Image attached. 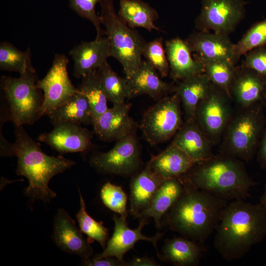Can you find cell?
Segmentation results:
<instances>
[{
	"label": "cell",
	"instance_id": "6da1fadb",
	"mask_svg": "<svg viewBox=\"0 0 266 266\" xmlns=\"http://www.w3.org/2000/svg\"><path fill=\"white\" fill-rule=\"evenodd\" d=\"M213 245L230 262L243 257L266 236V211L260 203L238 199L228 202L215 229Z\"/></svg>",
	"mask_w": 266,
	"mask_h": 266
},
{
	"label": "cell",
	"instance_id": "7a4b0ae2",
	"mask_svg": "<svg viewBox=\"0 0 266 266\" xmlns=\"http://www.w3.org/2000/svg\"><path fill=\"white\" fill-rule=\"evenodd\" d=\"M13 156L17 159L16 173L26 177L29 185L24 194L31 200L50 202L57 194L49 187L50 180L75 165L62 156L45 154L40 144L34 141L23 126L15 127Z\"/></svg>",
	"mask_w": 266,
	"mask_h": 266
},
{
	"label": "cell",
	"instance_id": "3957f363",
	"mask_svg": "<svg viewBox=\"0 0 266 266\" xmlns=\"http://www.w3.org/2000/svg\"><path fill=\"white\" fill-rule=\"evenodd\" d=\"M190 187L229 201L246 200L257 185L249 175L244 162L219 153L198 163L180 176Z\"/></svg>",
	"mask_w": 266,
	"mask_h": 266
},
{
	"label": "cell",
	"instance_id": "277c9868",
	"mask_svg": "<svg viewBox=\"0 0 266 266\" xmlns=\"http://www.w3.org/2000/svg\"><path fill=\"white\" fill-rule=\"evenodd\" d=\"M184 183L183 193L165 215L166 224L183 236L204 244L215 232L228 201Z\"/></svg>",
	"mask_w": 266,
	"mask_h": 266
},
{
	"label": "cell",
	"instance_id": "5b68a950",
	"mask_svg": "<svg viewBox=\"0 0 266 266\" xmlns=\"http://www.w3.org/2000/svg\"><path fill=\"white\" fill-rule=\"evenodd\" d=\"M265 103L238 108L233 114L219 144V153L245 162L253 158L266 121Z\"/></svg>",
	"mask_w": 266,
	"mask_h": 266
},
{
	"label": "cell",
	"instance_id": "8992f818",
	"mask_svg": "<svg viewBox=\"0 0 266 266\" xmlns=\"http://www.w3.org/2000/svg\"><path fill=\"white\" fill-rule=\"evenodd\" d=\"M100 19L108 38L110 57L122 66L125 77L130 78L138 69L147 43L141 34L130 27L115 11L114 0H101Z\"/></svg>",
	"mask_w": 266,
	"mask_h": 266
},
{
	"label": "cell",
	"instance_id": "52a82bcc",
	"mask_svg": "<svg viewBox=\"0 0 266 266\" xmlns=\"http://www.w3.org/2000/svg\"><path fill=\"white\" fill-rule=\"evenodd\" d=\"M38 80L32 65L18 78L1 77L0 89L15 127L32 125L42 117L43 95L37 87Z\"/></svg>",
	"mask_w": 266,
	"mask_h": 266
},
{
	"label": "cell",
	"instance_id": "ba28073f",
	"mask_svg": "<svg viewBox=\"0 0 266 266\" xmlns=\"http://www.w3.org/2000/svg\"><path fill=\"white\" fill-rule=\"evenodd\" d=\"M183 123L181 103L174 93L158 100L144 113L140 129L146 141L154 145L173 137Z\"/></svg>",
	"mask_w": 266,
	"mask_h": 266
},
{
	"label": "cell",
	"instance_id": "9c48e42d",
	"mask_svg": "<svg viewBox=\"0 0 266 266\" xmlns=\"http://www.w3.org/2000/svg\"><path fill=\"white\" fill-rule=\"evenodd\" d=\"M232 101L223 90L212 83L197 105L195 120L213 146L220 144L234 114Z\"/></svg>",
	"mask_w": 266,
	"mask_h": 266
},
{
	"label": "cell",
	"instance_id": "30bf717a",
	"mask_svg": "<svg viewBox=\"0 0 266 266\" xmlns=\"http://www.w3.org/2000/svg\"><path fill=\"white\" fill-rule=\"evenodd\" d=\"M89 163L100 173L132 176L138 171L141 164V149L136 132L116 141L108 151L94 153Z\"/></svg>",
	"mask_w": 266,
	"mask_h": 266
},
{
	"label": "cell",
	"instance_id": "8fae6325",
	"mask_svg": "<svg viewBox=\"0 0 266 266\" xmlns=\"http://www.w3.org/2000/svg\"><path fill=\"white\" fill-rule=\"evenodd\" d=\"M244 0H202L195 26L199 31L229 35L245 15Z\"/></svg>",
	"mask_w": 266,
	"mask_h": 266
},
{
	"label": "cell",
	"instance_id": "7c38bea8",
	"mask_svg": "<svg viewBox=\"0 0 266 266\" xmlns=\"http://www.w3.org/2000/svg\"><path fill=\"white\" fill-rule=\"evenodd\" d=\"M68 59L64 54H56L49 70L37 87L43 92L41 116H48L56 108L68 101L78 91L72 84L67 70Z\"/></svg>",
	"mask_w": 266,
	"mask_h": 266
},
{
	"label": "cell",
	"instance_id": "4fadbf2b",
	"mask_svg": "<svg viewBox=\"0 0 266 266\" xmlns=\"http://www.w3.org/2000/svg\"><path fill=\"white\" fill-rule=\"evenodd\" d=\"M127 216H118L114 215L112 219L114 223V230L111 237L107 241L106 245L101 253L97 254L93 258L100 259L107 257H113L122 262L124 260V255L133 249L135 243L140 240H146L152 244L157 250L158 257L160 254L157 249V242L164 234V233H158L152 237L143 235L142 230L147 224V219H140L138 226L135 229L128 227Z\"/></svg>",
	"mask_w": 266,
	"mask_h": 266
},
{
	"label": "cell",
	"instance_id": "5bb4252c",
	"mask_svg": "<svg viewBox=\"0 0 266 266\" xmlns=\"http://www.w3.org/2000/svg\"><path fill=\"white\" fill-rule=\"evenodd\" d=\"M53 126L51 131L40 134L37 139L59 154L83 152L93 148V134L82 125L62 123Z\"/></svg>",
	"mask_w": 266,
	"mask_h": 266
},
{
	"label": "cell",
	"instance_id": "9a60e30c",
	"mask_svg": "<svg viewBox=\"0 0 266 266\" xmlns=\"http://www.w3.org/2000/svg\"><path fill=\"white\" fill-rule=\"evenodd\" d=\"M55 244L62 251L76 255L82 261L90 259L93 249L82 234L67 212L59 208L54 216L51 236Z\"/></svg>",
	"mask_w": 266,
	"mask_h": 266
},
{
	"label": "cell",
	"instance_id": "2e32d148",
	"mask_svg": "<svg viewBox=\"0 0 266 266\" xmlns=\"http://www.w3.org/2000/svg\"><path fill=\"white\" fill-rule=\"evenodd\" d=\"M132 104L113 105L93 123L95 133L105 142H112L136 132L137 123L130 115Z\"/></svg>",
	"mask_w": 266,
	"mask_h": 266
},
{
	"label": "cell",
	"instance_id": "e0dca14e",
	"mask_svg": "<svg viewBox=\"0 0 266 266\" xmlns=\"http://www.w3.org/2000/svg\"><path fill=\"white\" fill-rule=\"evenodd\" d=\"M192 53L208 60H226L235 64L234 44L229 35L207 31H194L185 40Z\"/></svg>",
	"mask_w": 266,
	"mask_h": 266
},
{
	"label": "cell",
	"instance_id": "ac0fdd59",
	"mask_svg": "<svg viewBox=\"0 0 266 266\" xmlns=\"http://www.w3.org/2000/svg\"><path fill=\"white\" fill-rule=\"evenodd\" d=\"M266 89V77L240 66H237L231 85V98L238 108L247 107L259 102H265Z\"/></svg>",
	"mask_w": 266,
	"mask_h": 266
},
{
	"label": "cell",
	"instance_id": "d6986e66",
	"mask_svg": "<svg viewBox=\"0 0 266 266\" xmlns=\"http://www.w3.org/2000/svg\"><path fill=\"white\" fill-rule=\"evenodd\" d=\"M74 62L73 74L82 78L88 74L97 70L107 58L110 57V46L106 36H102L91 41H83L69 52Z\"/></svg>",
	"mask_w": 266,
	"mask_h": 266
},
{
	"label": "cell",
	"instance_id": "ffe728a7",
	"mask_svg": "<svg viewBox=\"0 0 266 266\" xmlns=\"http://www.w3.org/2000/svg\"><path fill=\"white\" fill-rule=\"evenodd\" d=\"M164 180L152 170L148 163L144 168L132 176L130 183V212L134 218H139L149 207Z\"/></svg>",
	"mask_w": 266,
	"mask_h": 266
},
{
	"label": "cell",
	"instance_id": "44dd1931",
	"mask_svg": "<svg viewBox=\"0 0 266 266\" xmlns=\"http://www.w3.org/2000/svg\"><path fill=\"white\" fill-rule=\"evenodd\" d=\"M127 79L130 98L147 95L157 101L175 93V85L162 80L156 70L146 60H142L136 71Z\"/></svg>",
	"mask_w": 266,
	"mask_h": 266
},
{
	"label": "cell",
	"instance_id": "7402d4cb",
	"mask_svg": "<svg viewBox=\"0 0 266 266\" xmlns=\"http://www.w3.org/2000/svg\"><path fill=\"white\" fill-rule=\"evenodd\" d=\"M171 144L187 155L196 164L214 156L213 146L196 120L184 121L173 137Z\"/></svg>",
	"mask_w": 266,
	"mask_h": 266
},
{
	"label": "cell",
	"instance_id": "603a6c76",
	"mask_svg": "<svg viewBox=\"0 0 266 266\" xmlns=\"http://www.w3.org/2000/svg\"><path fill=\"white\" fill-rule=\"evenodd\" d=\"M170 77L179 81L203 72L202 64L195 59L185 40L175 37L165 42Z\"/></svg>",
	"mask_w": 266,
	"mask_h": 266
},
{
	"label": "cell",
	"instance_id": "cb8c5ba5",
	"mask_svg": "<svg viewBox=\"0 0 266 266\" xmlns=\"http://www.w3.org/2000/svg\"><path fill=\"white\" fill-rule=\"evenodd\" d=\"M185 188L181 177H174L163 181L149 207L143 212L139 219H154L157 229L162 225L161 220L179 198Z\"/></svg>",
	"mask_w": 266,
	"mask_h": 266
},
{
	"label": "cell",
	"instance_id": "d4e9b609",
	"mask_svg": "<svg viewBox=\"0 0 266 266\" xmlns=\"http://www.w3.org/2000/svg\"><path fill=\"white\" fill-rule=\"evenodd\" d=\"M206 252L204 244L185 237L166 240L160 259L176 266H197Z\"/></svg>",
	"mask_w": 266,
	"mask_h": 266
},
{
	"label": "cell",
	"instance_id": "484cf974",
	"mask_svg": "<svg viewBox=\"0 0 266 266\" xmlns=\"http://www.w3.org/2000/svg\"><path fill=\"white\" fill-rule=\"evenodd\" d=\"M212 83L204 72L177 81L175 93L182 105L185 121L195 120L196 108Z\"/></svg>",
	"mask_w": 266,
	"mask_h": 266
},
{
	"label": "cell",
	"instance_id": "4316f807",
	"mask_svg": "<svg viewBox=\"0 0 266 266\" xmlns=\"http://www.w3.org/2000/svg\"><path fill=\"white\" fill-rule=\"evenodd\" d=\"M147 163L152 170L164 180L183 175L196 164L171 143L159 154L153 156Z\"/></svg>",
	"mask_w": 266,
	"mask_h": 266
},
{
	"label": "cell",
	"instance_id": "83f0119b",
	"mask_svg": "<svg viewBox=\"0 0 266 266\" xmlns=\"http://www.w3.org/2000/svg\"><path fill=\"white\" fill-rule=\"evenodd\" d=\"M78 90L68 101L48 116L53 126L62 123L93 125L90 105L86 97Z\"/></svg>",
	"mask_w": 266,
	"mask_h": 266
},
{
	"label": "cell",
	"instance_id": "f1b7e54d",
	"mask_svg": "<svg viewBox=\"0 0 266 266\" xmlns=\"http://www.w3.org/2000/svg\"><path fill=\"white\" fill-rule=\"evenodd\" d=\"M119 3L118 14L130 27L161 31L154 23L159 19L158 13L148 3L141 0H120Z\"/></svg>",
	"mask_w": 266,
	"mask_h": 266
},
{
	"label": "cell",
	"instance_id": "f546056e",
	"mask_svg": "<svg viewBox=\"0 0 266 266\" xmlns=\"http://www.w3.org/2000/svg\"><path fill=\"white\" fill-rule=\"evenodd\" d=\"M97 72L106 98L113 105L124 103L127 99H130L127 79L119 76L107 61L97 69Z\"/></svg>",
	"mask_w": 266,
	"mask_h": 266
},
{
	"label": "cell",
	"instance_id": "4dcf8cb0",
	"mask_svg": "<svg viewBox=\"0 0 266 266\" xmlns=\"http://www.w3.org/2000/svg\"><path fill=\"white\" fill-rule=\"evenodd\" d=\"M193 57L202 64L203 72L211 82L223 90L231 98V87L237 69L235 64L226 60H205L193 54Z\"/></svg>",
	"mask_w": 266,
	"mask_h": 266
},
{
	"label": "cell",
	"instance_id": "1f68e13d",
	"mask_svg": "<svg viewBox=\"0 0 266 266\" xmlns=\"http://www.w3.org/2000/svg\"><path fill=\"white\" fill-rule=\"evenodd\" d=\"M78 89L86 97L91 109L93 124L107 109L108 100L100 81L97 70L81 78Z\"/></svg>",
	"mask_w": 266,
	"mask_h": 266
},
{
	"label": "cell",
	"instance_id": "d6a6232c",
	"mask_svg": "<svg viewBox=\"0 0 266 266\" xmlns=\"http://www.w3.org/2000/svg\"><path fill=\"white\" fill-rule=\"evenodd\" d=\"M30 48L22 51L8 41L0 44V69L15 71L20 74L24 73L31 65Z\"/></svg>",
	"mask_w": 266,
	"mask_h": 266
},
{
	"label": "cell",
	"instance_id": "836d02e7",
	"mask_svg": "<svg viewBox=\"0 0 266 266\" xmlns=\"http://www.w3.org/2000/svg\"><path fill=\"white\" fill-rule=\"evenodd\" d=\"M80 198V208L76 215L80 230L88 236L90 243L97 241L104 249L107 244L108 232L102 222L94 219L86 211V203L81 190L78 188Z\"/></svg>",
	"mask_w": 266,
	"mask_h": 266
},
{
	"label": "cell",
	"instance_id": "e575fe53",
	"mask_svg": "<svg viewBox=\"0 0 266 266\" xmlns=\"http://www.w3.org/2000/svg\"><path fill=\"white\" fill-rule=\"evenodd\" d=\"M266 45V18L252 25L234 46L237 62L240 57L255 48Z\"/></svg>",
	"mask_w": 266,
	"mask_h": 266
},
{
	"label": "cell",
	"instance_id": "d590c367",
	"mask_svg": "<svg viewBox=\"0 0 266 266\" xmlns=\"http://www.w3.org/2000/svg\"><path fill=\"white\" fill-rule=\"evenodd\" d=\"M142 56L156 70L162 77L169 73V66L162 37H159L147 42L143 49Z\"/></svg>",
	"mask_w": 266,
	"mask_h": 266
},
{
	"label": "cell",
	"instance_id": "8d00e7d4",
	"mask_svg": "<svg viewBox=\"0 0 266 266\" xmlns=\"http://www.w3.org/2000/svg\"><path fill=\"white\" fill-rule=\"evenodd\" d=\"M100 195L108 208L120 215L127 216V196L121 187L107 182L102 186Z\"/></svg>",
	"mask_w": 266,
	"mask_h": 266
},
{
	"label": "cell",
	"instance_id": "74e56055",
	"mask_svg": "<svg viewBox=\"0 0 266 266\" xmlns=\"http://www.w3.org/2000/svg\"><path fill=\"white\" fill-rule=\"evenodd\" d=\"M101 0H68L71 9L82 18L89 20L97 31L96 38L103 36L105 34L101 25L100 16L97 14L95 6Z\"/></svg>",
	"mask_w": 266,
	"mask_h": 266
},
{
	"label": "cell",
	"instance_id": "f35d334b",
	"mask_svg": "<svg viewBox=\"0 0 266 266\" xmlns=\"http://www.w3.org/2000/svg\"><path fill=\"white\" fill-rule=\"evenodd\" d=\"M241 66L266 77V48L260 47L248 52Z\"/></svg>",
	"mask_w": 266,
	"mask_h": 266
},
{
	"label": "cell",
	"instance_id": "ab89813d",
	"mask_svg": "<svg viewBox=\"0 0 266 266\" xmlns=\"http://www.w3.org/2000/svg\"><path fill=\"white\" fill-rule=\"evenodd\" d=\"M81 264L87 266H126L127 262H122L113 257H107L100 259L91 258L82 261Z\"/></svg>",
	"mask_w": 266,
	"mask_h": 266
},
{
	"label": "cell",
	"instance_id": "60d3db41",
	"mask_svg": "<svg viewBox=\"0 0 266 266\" xmlns=\"http://www.w3.org/2000/svg\"><path fill=\"white\" fill-rule=\"evenodd\" d=\"M256 153L257 160L261 168L266 171V121Z\"/></svg>",
	"mask_w": 266,
	"mask_h": 266
},
{
	"label": "cell",
	"instance_id": "b9f144b4",
	"mask_svg": "<svg viewBox=\"0 0 266 266\" xmlns=\"http://www.w3.org/2000/svg\"><path fill=\"white\" fill-rule=\"evenodd\" d=\"M158 263L152 258L147 257H135L129 262L126 266H156Z\"/></svg>",
	"mask_w": 266,
	"mask_h": 266
},
{
	"label": "cell",
	"instance_id": "7bdbcfd3",
	"mask_svg": "<svg viewBox=\"0 0 266 266\" xmlns=\"http://www.w3.org/2000/svg\"><path fill=\"white\" fill-rule=\"evenodd\" d=\"M260 203L266 211V183L264 186L263 193L260 198Z\"/></svg>",
	"mask_w": 266,
	"mask_h": 266
},
{
	"label": "cell",
	"instance_id": "ee69618b",
	"mask_svg": "<svg viewBox=\"0 0 266 266\" xmlns=\"http://www.w3.org/2000/svg\"><path fill=\"white\" fill-rule=\"evenodd\" d=\"M264 100L265 102L266 101V89L265 92V94H264Z\"/></svg>",
	"mask_w": 266,
	"mask_h": 266
}]
</instances>
